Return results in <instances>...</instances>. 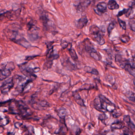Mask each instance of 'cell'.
Masks as SVG:
<instances>
[{
    "instance_id": "34",
    "label": "cell",
    "mask_w": 135,
    "mask_h": 135,
    "mask_svg": "<svg viewBox=\"0 0 135 135\" xmlns=\"http://www.w3.org/2000/svg\"><path fill=\"white\" fill-rule=\"evenodd\" d=\"M115 61L117 62H119L120 63L122 62L123 61H122V57L121 55H116L115 57Z\"/></svg>"
},
{
    "instance_id": "45",
    "label": "cell",
    "mask_w": 135,
    "mask_h": 135,
    "mask_svg": "<svg viewBox=\"0 0 135 135\" xmlns=\"http://www.w3.org/2000/svg\"><path fill=\"white\" fill-rule=\"evenodd\" d=\"M98 1H100V0H98Z\"/></svg>"
},
{
    "instance_id": "38",
    "label": "cell",
    "mask_w": 135,
    "mask_h": 135,
    "mask_svg": "<svg viewBox=\"0 0 135 135\" xmlns=\"http://www.w3.org/2000/svg\"><path fill=\"white\" fill-rule=\"evenodd\" d=\"M130 127V128L131 129H132L135 132V125L133 123H132L131 121L130 123H129L128 124Z\"/></svg>"
},
{
    "instance_id": "22",
    "label": "cell",
    "mask_w": 135,
    "mask_h": 135,
    "mask_svg": "<svg viewBox=\"0 0 135 135\" xmlns=\"http://www.w3.org/2000/svg\"><path fill=\"white\" fill-rule=\"evenodd\" d=\"M70 54L71 56V58H72V59L74 61H76L78 59V57L77 55L76 51L74 49H72V48H70L69 50Z\"/></svg>"
},
{
    "instance_id": "42",
    "label": "cell",
    "mask_w": 135,
    "mask_h": 135,
    "mask_svg": "<svg viewBox=\"0 0 135 135\" xmlns=\"http://www.w3.org/2000/svg\"><path fill=\"white\" fill-rule=\"evenodd\" d=\"M129 100L135 103V97H129Z\"/></svg>"
},
{
    "instance_id": "10",
    "label": "cell",
    "mask_w": 135,
    "mask_h": 135,
    "mask_svg": "<svg viewBox=\"0 0 135 135\" xmlns=\"http://www.w3.org/2000/svg\"><path fill=\"white\" fill-rule=\"evenodd\" d=\"M83 46L87 52L89 53L93 49H94L93 45L91 43L89 38H86L83 41Z\"/></svg>"
},
{
    "instance_id": "27",
    "label": "cell",
    "mask_w": 135,
    "mask_h": 135,
    "mask_svg": "<svg viewBox=\"0 0 135 135\" xmlns=\"http://www.w3.org/2000/svg\"><path fill=\"white\" fill-rule=\"evenodd\" d=\"M94 86L93 85L90 84H85L82 86L81 89L82 90H87L94 89Z\"/></svg>"
},
{
    "instance_id": "32",
    "label": "cell",
    "mask_w": 135,
    "mask_h": 135,
    "mask_svg": "<svg viewBox=\"0 0 135 135\" xmlns=\"http://www.w3.org/2000/svg\"><path fill=\"white\" fill-rule=\"evenodd\" d=\"M107 118V116L105 113H103V114H100L99 115V117H98V118L100 120H101L102 122H103Z\"/></svg>"
},
{
    "instance_id": "21",
    "label": "cell",
    "mask_w": 135,
    "mask_h": 135,
    "mask_svg": "<svg viewBox=\"0 0 135 135\" xmlns=\"http://www.w3.org/2000/svg\"><path fill=\"white\" fill-rule=\"evenodd\" d=\"M123 126L122 123L119 122H117L114 123L111 126L112 129L114 130H120L123 128Z\"/></svg>"
},
{
    "instance_id": "2",
    "label": "cell",
    "mask_w": 135,
    "mask_h": 135,
    "mask_svg": "<svg viewBox=\"0 0 135 135\" xmlns=\"http://www.w3.org/2000/svg\"><path fill=\"white\" fill-rule=\"evenodd\" d=\"M36 97L33 96L32 97L31 100V105L33 108L39 110H45L46 108L49 107V104L44 100H37L35 99Z\"/></svg>"
},
{
    "instance_id": "6",
    "label": "cell",
    "mask_w": 135,
    "mask_h": 135,
    "mask_svg": "<svg viewBox=\"0 0 135 135\" xmlns=\"http://www.w3.org/2000/svg\"><path fill=\"white\" fill-rule=\"evenodd\" d=\"M107 5L104 2H100L97 5L96 13L98 12V15H100L102 14L105 12L107 10Z\"/></svg>"
},
{
    "instance_id": "43",
    "label": "cell",
    "mask_w": 135,
    "mask_h": 135,
    "mask_svg": "<svg viewBox=\"0 0 135 135\" xmlns=\"http://www.w3.org/2000/svg\"><path fill=\"white\" fill-rule=\"evenodd\" d=\"M4 80H3V81H0V89H1V87L3 86V85L4 83Z\"/></svg>"
},
{
    "instance_id": "41",
    "label": "cell",
    "mask_w": 135,
    "mask_h": 135,
    "mask_svg": "<svg viewBox=\"0 0 135 135\" xmlns=\"http://www.w3.org/2000/svg\"><path fill=\"white\" fill-rule=\"evenodd\" d=\"M38 56H29L27 57H26V59L25 60H27V61H30V60H32L34 58H35V57H36Z\"/></svg>"
},
{
    "instance_id": "44",
    "label": "cell",
    "mask_w": 135,
    "mask_h": 135,
    "mask_svg": "<svg viewBox=\"0 0 135 135\" xmlns=\"http://www.w3.org/2000/svg\"><path fill=\"white\" fill-rule=\"evenodd\" d=\"M133 84H134V85L135 86V80L133 81Z\"/></svg>"
},
{
    "instance_id": "30",
    "label": "cell",
    "mask_w": 135,
    "mask_h": 135,
    "mask_svg": "<svg viewBox=\"0 0 135 135\" xmlns=\"http://www.w3.org/2000/svg\"><path fill=\"white\" fill-rule=\"evenodd\" d=\"M118 23H119L120 27L123 29V30H126V23L124 21L118 18Z\"/></svg>"
},
{
    "instance_id": "8",
    "label": "cell",
    "mask_w": 135,
    "mask_h": 135,
    "mask_svg": "<svg viewBox=\"0 0 135 135\" xmlns=\"http://www.w3.org/2000/svg\"><path fill=\"white\" fill-rule=\"evenodd\" d=\"M62 65L64 67L67 68L68 70H75L76 66L74 64L71 62L69 58L65 59L62 62Z\"/></svg>"
},
{
    "instance_id": "46",
    "label": "cell",
    "mask_w": 135,
    "mask_h": 135,
    "mask_svg": "<svg viewBox=\"0 0 135 135\" xmlns=\"http://www.w3.org/2000/svg\"><path fill=\"white\" fill-rule=\"evenodd\" d=\"M123 135H124V134H123Z\"/></svg>"
},
{
    "instance_id": "28",
    "label": "cell",
    "mask_w": 135,
    "mask_h": 135,
    "mask_svg": "<svg viewBox=\"0 0 135 135\" xmlns=\"http://www.w3.org/2000/svg\"><path fill=\"white\" fill-rule=\"evenodd\" d=\"M116 26V23L115 22H112L109 24L107 28V31L109 35L111 33H112V30L115 28Z\"/></svg>"
},
{
    "instance_id": "16",
    "label": "cell",
    "mask_w": 135,
    "mask_h": 135,
    "mask_svg": "<svg viewBox=\"0 0 135 135\" xmlns=\"http://www.w3.org/2000/svg\"><path fill=\"white\" fill-rule=\"evenodd\" d=\"M89 53L90 56L96 61H99L100 60L99 54L98 53L97 51L94 49V48Z\"/></svg>"
},
{
    "instance_id": "23",
    "label": "cell",
    "mask_w": 135,
    "mask_h": 135,
    "mask_svg": "<svg viewBox=\"0 0 135 135\" xmlns=\"http://www.w3.org/2000/svg\"><path fill=\"white\" fill-rule=\"evenodd\" d=\"M67 112L66 110L64 108H61L58 110V115L59 117L61 118L64 119L66 115Z\"/></svg>"
},
{
    "instance_id": "24",
    "label": "cell",
    "mask_w": 135,
    "mask_h": 135,
    "mask_svg": "<svg viewBox=\"0 0 135 135\" xmlns=\"http://www.w3.org/2000/svg\"><path fill=\"white\" fill-rule=\"evenodd\" d=\"M41 21L43 23V25L45 26V27H47L48 25V23L49 21V20L47 18V17L45 15H43L40 17Z\"/></svg>"
},
{
    "instance_id": "47",
    "label": "cell",
    "mask_w": 135,
    "mask_h": 135,
    "mask_svg": "<svg viewBox=\"0 0 135 135\" xmlns=\"http://www.w3.org/2000/svg\"></svg>"
},
{
    "instance_id": "5",
    "label": "cell",
    "mask_w": 135,
    "mask_h": 135,
    "mask_svg": "<svg viewBox=\"0 0 135 135\" xmlns=\"http://www.w3.org/2000/svg\"><path fill=\"white\" fill-rule=\"evenodd\" d=\"M93 105L95 109L98 111L101 112H105V111L103 107L102 104L101 100L99 98V97L98 98H96L94 99L93 102Z\"/></svg>"
},
{
    "instance_id": "48",
    "label": "cell",
    "mask_w": 135,
    "mask_h": 135,
    "mask_svg": "<svg viewBox=\"0 0 135 135\" xmlns=\"http://www.w3.org/2000/svg\"></svg>"
},
{
    "instance_id": "7",
    "label": "cell",
    "mask_w": 135,
    "mask_h": 135,
    "mask_svg": "<svg viewBox=\"0 0 135 135\" xmlns=\"http://www.w3.org/2000/svg\"><path fill=\"white\" fill-rule=\"evenodd\" d=\"M12 41L17 44H19L25 47L26 48H28L31 46L30 43L28 41H27L25 38H21L18 39H14Z\"/></svg>"
},
{
    "instance_id": "36",
    "label": "cell",
    "mask_w": 135,
    "mask_h": 135,
    "mask_svg": "<svg viewBox=\"0 0 135 135\" xmlns=\"http://www.w3.org/2000/svg\"><path fill=\"white\" fill-rule=\"evenodd\" d=\"M52 64H53V61L49 60V61L46 62L45 65L47 69H50L52 66Z\"/></svg>"
},
{
    "instance_id": "26",
    "label": "cell",
    "mask_w": 135,
    "mask_h": 135,
    "mask_svg": "<svg viewBox=\"0 0 135 135\" xmlns=\"http://www.w3.org/2000/svg\"><path fill=\"white\" fill-rule=\"evenodd\" d=\"M28 38L31 42H34L37 40L39 38V36L37 34H31L28 35Z\"/></svg>"
},
{
    "instance_id": "20",
    "label": "cell",
    "mask_w": 135,
    "mask_h": 135,
    "mask_svg": "<svg viewBox=\"0 0 135 135\" xmlns=\"http://www.w3.org/2000/svg\"><path fill=\"white\" fill-rule=\"evenodd\" d=\"M99 97L103 102L105 104H106L107 105H110V106L114 105L113 104L112 102L102 95H100L99 96Z\"/></svg>"
},
{
    "instance_id": "33",
    "label": "cell",
    "mask_w": 135,
    "mask_h": 135,
    "mask_svg": "<svg viewBox=\"0 0 135 135\" xmlns=\"http://www.w3.org/2000/svg\"><path fill=\"white\" fill-rule=\"evenodd\" d=\"M123 120L126 123L128 124L131 122L130 117L128 115H124V117H123Z\"/></svg>"
},
{
    "instance_id": "19",
    "label": "cell",
    "mask_w": 135,
    "mask_h": 135,
    "mask_svg": "<svg viewBox=\"0 0 135 135\" xmlns=\"http://www.w3.org/2000/svg\"><path fill=\"white\" fill-rule=\"evenodd\" d=\"M131 10H132V9H130V8H128V9L124 8L123 10L118 12L117 16L118 17H120L123 16V15L125 14V15H126V16L128 17V16L130 15V13Z\"/></svg>"
},
{
    "instance_id": "31",
    "label": "cell",
    "mask_w": 135,
    "mask_h": 135,
    "mask_svg": "<svg viewBox=\"0 0 135 135\" xmlns=\"http://www.w3.org/2000/svg\"><path fill=\"white\" fill-rule=\"evenodd\" d=\"M120 40L123 43H126L129 42L130 40V38L129 36L126 35H123L120 38Z\"/></svg>"
},
{
    "instance_id": "1",
    "label": "cell",
    "mask_w": 135,
    "mask_h": 135,
    "mask_svg": "<svg viewBox=\"0 0 135 135\" xmlns=\"http://www.w3.org/2000/svg\"><path fill=\"white\" fill-rule=\"evenodd\" d=\"M16 103L18 108V114L23 118L27 117L31 115L32 113L30 108L22 101H17Z\"/></svg>"
},
{
    "instance_id": "14",
    "label": "cell",
    "mask_w": 135,
    "mask_h": 135,
    "mask_svg": "<svg viewBox=\"0 0 135 135\" xmlns=\"http://www.w3.org/2000/svg\"><path fill=\"white\" fill-rule=\"evenodd\" d=\"M90 33L94 38L100 33V29L97 26L93 25L90 26Z\"/></svg>"
},
{
    "instance_id": "13",
    "label": "cell",
    "mask_w": 135,
    "mask_h": 135,
    "mask_svg": "<svg viewBox=\"0 0 135 135\" xmlns=\"http://www.w3.org/2000/svg\"><path fill=\"white\" fill-rule=\"evenodd\" d=\"M84 70L87 73H90V74H92L94 75H99V72L96 69H93L91 67L89 66H85L84 68Z\"/></svg>"
},
{
    "instance_id": "18",
    "label": "cell",
    "mask_w": 135,
    "mask_h": 135,
    "mask_svg": "<svg viewBox=\"0 0 135 135\" xmlns=\"http://www.w3.org/2000/svg\"><path fill=\"white\" fill-rule=\"evenodd\" d=\"M90 4V0H85L83 3H80L78 5L77 9L80 11H82V10H83V9H84L87 6H89Z\"/></svg>"
},
{
    "instance_id": "3",
    "label": "cell",
    "mask_w": 135,
    "mask_h": 135,
    "mask_svg": "<svg viewBox=\"0 0 135 135\" xmlns=\"http://www.w3.org/2000/svg\"><path fill=\"white\" fill-rule=\"evenodd\" d=\"M14 85L13 79L12 77L9 78L4 81L3 85L1 89L2 94H8L9 91L13 87Z\"/></svg>"
},
{
    "instance_id": "9",
    "label": "cell",
    "mask_w": 135,
    "mask_h": 135,
    "mask_svg": "<svg viewBox=\"0 0 135 135\" xmlns=\"http://www.w3.org/2000/svg\"><path fill=\"white\" fill-rule=\"evenodd\" d=\"M88 23V19H87L86 16H84L79 19L77 21L76 26L77 29H81L83 28L87 25Z\"/></svg>"
},
{
    "instance_id": "12",
    "label": "cell",
    "mask_w": 135,
    "mask_h": 135,
    "mask_svg": "<svg viewBox=\"0 0 135 135\" xmlns=\"http://www.w3.org/2000/svg\"><path fill=\"white\" fill-rule=\"evenodd\" d=\"M73 96H74L75 100L77 104L80 106H85L83 100L82 99L79 94L77 92H75L74 93Z\"/></svg>"
},
{
    "instance_id": "17",
    "label": "cell",
    "mask_w": 135,
    "mask_h": 135,
    "mask_svg": "<svg viewBox=\"0 0 135 135\" xmlns=\"http://www.w3.org/2000/svg\"><path fill=\"white\" fill-rule=\"evenodd\" d=\"M124 69H125L126 71L128 72L130 74L135 77V68L131 66L129 63L126 65Z\"/></svg>"
},
{
    "instance_id": "37",
    "label": "cell",
    "mask_w": 135,
    "mask_h": 135,
    "mask_svg": "<svg viewBox=\"0 0 135 135\" xmlns=\"http://www.w3.org/2000/svg\"><path fill=\"white\" fill-rule=\"evenodd\" d=\"M61 46L63 49H65L68 46V43L65 41L62 42L61 43Z\"/></svg>"
},
{
    "instance_id": "4",
    "label": "cell",
    "mask_w": 135,
    "mask_h": 135,
    "mask_svg": "<svg viewBox=\"0 0 135 135\" xmlns=\"http://www.w3.org/2000/svg\"><path fill=\"white\" fill-rule=\"evenodd\" d=\"M19 68L23 74L26 77L30 78L31 80H33V79H34L36 78V75L33 73L29 72V71L26 69L25 64H22L21 66H19Z\"/></svg>"
},
{
    "instance_id": "39",
    "label": "cell",
    "mask_w": 135,
    "mask_h": 135,
    "mask_svg": "<svg viewBox=\"0 0 135 135\" xmlns=\"http://www.w3.org/2000/svg\"><path fill=\"white\" fill-rule=\"evenodd\" d=\"M129 7H130V9H132L133 8H135V0L133 1H132L131 2V3H130V5L129 6Z\"/></svg>"
},
{
    "instance_id": "15",
    "label": "cell",
    "mask_w": 135,
    "mask_h": 135,
    "mask_svg": "<svg viewBox=\"0 0 135 135\" xmlns=\"http://www.w3.org/2000/svg\"><path fill=\"white\" fill-rule=\"evenodd\" d=\"M94 38L95 39L96 41L98 43L99 45L102 46V45H104L105 43L104 39V38L101 35L100 33H99Z\"/></svg>"
},
{
    "instance_id": "11",
    "label": "cell",
    "mask_w": 135,
    "mask_h": 135,
    "mask_svg": "<svg viewBox=\"0 0 135 135\" xmlns=\"http://www.w3.org/2000/svg\"><path fill=\"white\" fill-rule=\"evenodd\" d=\"M108 8L110 10H117L119 8V6L115 0H110L107 5Z\"/></svg>"
},
{
    "instance_id": "25",
    "label": "cell",
    "mask_w": 135,
    "mask_h": 135,
    "mask_svg": "<svg viewBox=\"0 0 135 135\" xmlns=\"http://www.w3.org/2000/svg\"><path fill=\"white\" fill-rule=\"evenodd\" d=\"M122 129H123V132L124 135H133V133L127 127L125 126H123Z\"/></svg>"
},
{
    "instance_id": "29",
    "label": "cell",
    "mask_w": 135,
    "mask_h": 135,
    "mask_svg": "<svg viewBox=\"0 0 135 135\" xmlns=\"http://www.w3.org/2000/svg\"><path fill=\"white\" fill-rule=\"evenodd\" d=\"M112 114L113 116V117L115 118H117L121 116V113H120L118 112L117 110L116 109H114L112 111Z\"/></svg>"
},
{
    "instance_id": "35",
    "label": "cell",
    "mask_w": 135,
    "mask_h": 135,
    "mask_svg": "<svg viewBox=\"0 0 135 135\" xmlns=\"http://www.w3.org/2000/svg\"><path fill=\"white\" fill-rule=\"evenodd\" d=\"M129 24L131 29L133 31L135 32V21H130Z\"/></svg>"
},
{
    "instance_id": "40",
    "label": "cell",
    "mask_w": 135,
    "mask_h": 135,
    "mask_svg": "<svg viewBox=\"0 0 135 135\" xmlns=\"http://www.w3.org/2000/svg\"><path fill=\"white\" fill-rule=\"evenodd\" d=\"M39 70H40V69L39 67H35L33 69V72L34 73H37L38 72Z\"/></svg>"
}]
</instances>
